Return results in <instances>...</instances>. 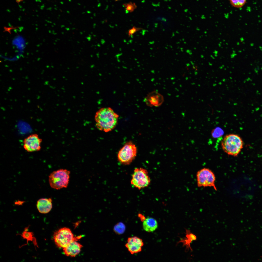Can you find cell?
<instances>
[{
	"label": "cell",
	"instance_id": "5b68a950",
	"mask_svg": "<svg viewBox=\"0 0 262 262\" xmlns=\"http://www.w3.org/2000/svg\"><path fill=\"white\" fill-rule=\"evenodd\" d=\"M196 177L198 187H212L215 190H217L215 185V176L210 169L204 168L200 169L197 172Z\"/></svg>",
	"mask_w": 262,
	"mask_h": 262
},
{
	"label": "cell",
	"instance_id": "7c38bea8",
	"mask_svg": "<svg viewBox=\"0 0 262 262\" xmlns=\"http://www.w3.org/2000/svg\"><path fill=\"white\" fill-rule=\"evenodd\" d=\"M36 207L41 213L46 214L49 213L52 207V200L51 198H42L38 200Z\"/></svg>",
	"mask_w": 262,
	"mask_h": 262
},
{
	"label": "cell",
	"instance_id": "8fae6325",
	"mask_svg": "<svg viewBox=\"0 0 262 262\" xmlns=\"http://www.w3.org/2000/svg\"><path fill=\"white\" fill-rule=\"evenodd\" d=\"M77 241L76 240L73 241L63 249L64 253L66 256L74 257L80 253L83 246Z\"/></svg>",
	"mask_w": 262,
	"mask_h": 262
},
{
	"label": "cell",
	"instance_id": "9c48e42d",
	"mask_svg": "<svg viewBox=\"0 0 262 262\" xmlns=\"http://www.w3.org/2000/svg\"><path fill=\"white\" fill-rule=\"evenodd\" d=\"M144 243L142 239L137 236L129 237L125 246L132 254L141 252Z\"/></svg>",
	"mask_w": 262,
	"mask_h": 262
},
{
	"label": "cell",
	"instance_id": "52a82bcc",
	"mask_svg": "<svg viewBox=\"0 0 262 262\" xmlns=\"http://www.w3.org/2000/svg\"><path fill=\"white\" fill-rule=\"evenodd\" d=\"M150 179L147 171L142 168H135L133 173L131 183L134 187L140 189L148 187Z\"/></svg>",
	"mask_w": 262,
	"mask_h": 262
},
{
	"label": "cell",
	"instance_id": "44dd1931",
	"mask_svg": "<svg viewBox=\"0 0 262 262\" xmlns=\"http://www.w3.org/2000/svg\"><path fill=\"white\" fill-rule=\"evenodd\" d=\"M235 54L234 53H232L231 55V57L232 58L234 57V56H235Z\"/></svg>",
	"mask_w": 262,
	"mask_h": 262
},
{
	"label": "cell",
	"instance_id": "cb8c5ba5",
	"mask_svg": "<svg viewBox=\"0 0 262 262\" xmlns=\"http://www.w3.org/2000/svg\"><path fill=\"white\" fill-rule=\"evenodd\" d=\"M114 0V1H120L121 0Z\"/></svg>",
	"mask_w": 262,
	"mask_h": 262
},
{
	"label": "cell",
	"instance_id": "484cf974",
	"mask_svg": "<svg viewBox=\"0 0 262 262\" xmlns=\"http://www.w3.org/2000/svg\"><path fill=\"white\" fill-rule=\"evenodd\" d=\"M67 12L68 13H70V12L69 11H67Z\"/></svg>",
	"mask_w": 262,
	"mask_h": 262
},
{
	"label": "cell",
	"instance_id": "e0dca14e",
	"mask_svg": "<svg viewBox=\"0 0 262 262\" xmlns=\"http://www.w3.org/2000/svg\"><path fill=\"white\" fill-rule=\"evenodd\" d=\"M125 227L122 223H120L117 224L114 228V230L115 233L119 234H121L124 232L125 230Z\"/></svg>",
	"mask_w": 262,
	"mask_h": 262
},
{
	"label": "cell",
	"instance_id": "ffe728a7",
	"mask_svg": "<svg viewBox=\"0 0 262 262\" xmlns=\"http://www.w3.org/2000/svg\"><path fill=\"white\" fill-rule=\"evenodd\" d=\"M213 53L214 54L215 56V57H217V54L218 53V51L217 50H215L213 52Z\"/></svg>",
	"mask_w": 262,
	"mask_h": 262
},
{
	"label": "cell",
	"instance_id": "ba28073f",
	"mask_svg": "<svg viewBox=\"0 0 262 262\" xmlns=\"http://www.w3.org/2000/svg\"><path fill=\"white\" fill-rule=\"evenodd\" d=\"M42 141V139L37 134H32L24 139L23 148L28 152L39 151L41 148Z\"/></svg>",
	"mask_w": 262,
	"mask_h": 262
},
{
	"label": "cell",
	"instance_id": "ac0fdd59",
	"mask_svg": "<svg viewBox=\"0 0 262 262\" xmlns=\"http://www.w3.org/2000/svg\"><path fill=\"white\" fill-rule=\"evenodd\" d=\"M142 28L141 27H136L135 26H133L128 31L127 33L129 37L133 36L137 32L141 30Z\"/></svg>",
	"mask_w": 262,
	"mask_h": 262
},
{
	"label": "cell",
	"instance_id": "3957f363",
	"mask_svg": "<svg viewBox=\"0 0 262 262\" xmlns=\"http://www.w3.org/2000/svg\"><path fill=\"white\" fill-rule=\"evenodd\" d=\"M70 171L66 169H60L53 171L49 176L50 187L56 190L66 188L70 178Z\"/></svg>",
	"mask_w": 262,
	"mask_h": 262
},
{
	"label": "cell",
	"instance_id": "83f0119b",
	"mask_svg": "<svg viewBox=\"0 0 262 262\" xmlns=\"http://www.w3.org/2000/svg\"><path fill=\"white\" fill-rule=\"evenodd\" d=\"M78 4L79 5H80V4H79V3H78Z\"/></svg>",
	"mask_w": 262,
	"mask_h": 262
},
{
	"label": "cell",
	"instance_id": "603a6c76",
	"mask_svg": "<svg viewBox=\"0 0 262 262\" xmlns=\"http://www.w3.org/2000/svg\"><path fill=\"white\" fill-rule=\"evenodd\" d=\"M211 57L213 59L214 58V57L212 55H211Z\"/></svg>",
	"mask_w": 262,
	"mask_h": 262
},
{
	"label": "cell",
	"instance_id": "6da1fadb",
	"mask_svg": "<svg viewBox=\"0 0 262 262\" xmlns=\"http://www.w3.org/2000/svg\"><path fill=\"white\" fill-rule=\"evenodd\" d=\"M119 115L110 107L100 109L95 116L96 125L100 130L108 132L113 130L118 123Z\"/></svg>",
	"mask_w": 262,
	"mask_h": 262
},
{
	"label": "cell",
	"instance_id": "277c9868",
	"mask_svg": "<svg viewBox=\"0 0 262 262\" xmlns=\"http://www.w3.org/2000/svg\"><path fill=\"white\" fill-rule=\"evenodd\" d=\"M80 237H74L70 229L63 227L54 233L53 239L57 247L63 249L73 241H77Z\"/></svg>",
	"mask_w": 262,
	"mask_h": 262
},
{
	"label": "cell",
	"instance_id": "30bf717a",
	"mask_svg": "<svg viewBox=\"0 0 262 262\" xmlns=\"http://www.w3.org/2000/svg\"><path fill=\"white\" fill-rule=\"evenodd\" d=\"M146 104L150 106L158 107L164 101L163 96L157 91H154L149 93L145 99Z\"/></svg>",
	"mask_w": 262,
	"mask_h": 262
},
{
	"label": "cell",
	"instance_id": "4fadbf2b",
	"mask_svg": "<svg viewBox=\"0 0 262 262\" xmlns=\"http://www.w3.org/2000/svg\"><path fill=\"white\" fill-rule=\"evenodd\" d=\"M143 229L149 232H153L157 228L158 224L157 221L152 217H148L145 219L142 225Z\"/></svg>",
	"mask_w": 262,
	"mask_h": 262
},
{
	"label": "cell",
	"instance_id": "7a4b0ae2",
	"mask_svg": "<svg viewBox=\"0 0 262 262\" xmlns=\"http://www.w3.org/2000/svg\"><path fill=\"white\" fill-rule=\"evenodd\" d=\"M244 142L241 137L235 134L226 135L221 141V146L224 152L234 157L238 156L243 149Z\"/></svg>",
	"mask_w": 262,
	"mask_h": 262
},
{
	"label": "cell",
	"instance_id": "5bb4252c",
	"mask_svg": "<svg viewBox=\"0 0 262 262\" xmlns=\"http://www.w3.org/2000/svg\"><path fill=\"white\" fill-rule=\"evenodd\" d=\"M186 237L187 238L185 240V244L186 245L188 248H190L191 249L190 246V244L193 241L196 240V236L190 232V230H187L186 231Z\"/></svg>",
	"mask_w": 262,
	"mask_h": 262
},
{
	"label": "cell",
	"instance_id": "d6986e66",
	"mask_svg": "<svg viewBox=\"0 0 262 262\" xmlns=\"http://www.w3.org/2000/svg\"><path fill=\"white\" fill-rule=\"evenodd\" d=\"M26 231L25 230V231L23 233V237L27 240H32V238L33 235L32 233L31 232H28Z\"/></svg>",
	"mask_w": 262,
	"mask_h": 262
},
{
	"label": "cell",
	"instance_id": "7402d4cb",
	"mask_svg": "<svg viewBox=\"0 0 262 262\" xmlns=\"http://www.w3.org/2000/svg\"><path fill=\"white\" fill-rule=\"evenodd\" d=\"M87 12L88 13H91V12L89 11H87Z\"/></svg>",
	"mask_w": 262,
	"mask_h": 262
},
{
	"label": "cell",
	"instance_id": "f1b7e54d",
	"mask_svg": "<svg viewBox=\"0 0 262 262\" xmlns=\"http://www.w3.org/2000/svg\"><path fill=\"white\" fill-rule=\"evenodd\" d=\"M69 1H71V0H68Z\"/></svg>",
	"mask_w": 262,
	"mask_h": 262
},
{
	"label": "cell",
	"instance_id": "4316f807",
	"mask_svg": "<svg viewBox=\"0 0 262 262\" xmlns=\"http://www.w3.org/2000/svg\"><path fill=\"white\" fill-rule=\"evenodd\" d=\"M85 12H83L82 13V14H85Z\"/></svg>",
	"mask_w": 262,
	"mask_h": 262
},
{
	"label": "cell",
	"instance_id": "d4e9b609",
	"mask_svg": "<svg viewBox=\"0 0 262 262\" xmlns=\"http://www.w3.org/2000/svg\"><path fill=\"white\" fill-rule=\"evenodd\" d=\"M60 3H61V4H63V2H60Z\"/></svg>",
	"mask_w": 262,
	"mask_h": 262
},
{
	"label": "cell",
	"instance_id": "2e32d148",
	"mask_svg": "<svg viewBox=\"0 0 262 262\" xmlns=\"http://www.w3.org/2000/svg\"><path fill=\"white\" fill-rule=\"evenodd\" d=\"M246 0H229V2L233 7L236 8L242 7L246 2Z\"/></svg>",
	"mask_w": 262,
	"mask_h": 262
},
{
	"label": "cell",
	"instance_id": "8992f818",
	"mask_svg": "<svg viewBox=\"0 0 262 262\" xmlns=\"http://www.w3.org/2000/svg\"><path fill=\"white\" fill-rule=\"evenodd\" d=\"M137 153V149L132 142L126 143L119 151L117 155L118 161L125 165L131 163L135 158Z\"/></svg>",
	"mask_w": 262,
	"mask_h": 262
},
{
	"label": "cell",
	"instance_id": "9a60e30c",
	"mask_svg": "<svg viewBox=\"0 0 262 262\" xmlns=\"http://www.w3.org/2000/svg\"><path fill=\"white\" fill-rule=\"evenodd\" d=\"M123 6L125 9L126 13H132L137 8V6L136 4L131 1L123 3Z\"/></svg>",
	"mask_w": 262,
	"mask_h": 262
}]
</instances>
